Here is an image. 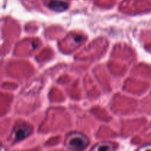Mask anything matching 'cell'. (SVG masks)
<instances>
[{
    "instance_id": "obj_1",
    "label": "cell",
    "mask_w": 151,
    "mask_h": 151,
    "mask_svg": "<svg viewBox=\"0 0 151 151\" xmlns=\"http://www.w3.org/2000/svg\"><path fill=\"white\" fill-rule=\"evenodd\" d=\"M88 139L84 134L79 132L72 133L67 138L68 146L75 151L83 150L88 146Z\"/></svg>"
},
{
    "instance_id": "obj_2",
    "label": "cell",
    "mask_w": 151,
    "mask_h": 151,
    "mask_svg": "<svg viewBox=\"0 0 151 151\" xmlns=\"http://www.w3.org/2000/svg\"><path fill=\"white\" fill-rule=\"evenodd\" d=\"M32 132V128L28 124L22 122L16 124L13 130V135L16 141H21L29 137Z\"/></svg>"
},
{
    "instance_id": "obj_3",
    "label": "cell",
    "mask_w": 151,
    "mask_h": 151,
    "mask_svg": "<svg viewBox=\"0 0 151 151\" xmlns=\"http://www.w3.org/2000/svg\"><path fill=\"white\" fill-rule=\"evenodd\" d=\"M48 7L54 11L61 12L64 11L69 7V4L64 0H52L49 3Z\"/></svg>"
},
{
    "instance_id": "obj_4",
    "label": "cell",
    "mask_w": 151,
    "mask_h": 151,
    "mask_svg": "<svg viewBox=\"0 0 151 151\" xmlns=\"http://www.w3.org/2000/svg\"><path fill=\"white\" fill-rule=\"evenodd\" d=\"M115 146L113 143L109 142H103L98 143L93 147L91 151H114Z\"/></svg>"
},
{
    "instance_id": "obj_5",
    "label": "cell",
    "mask_w": 151,
    "mask_h": 151,
    "mask_svg": "<svg viewBox=\"0 0 151 151\" xmlns=\"http://www.w3.org/2000/svg\"><path fill=\"white\" fill-rule=\"evenodd\" d=\"M142 151H151V148L149 147H145L142 149Z\"/></svg>"
}]
</instances>
